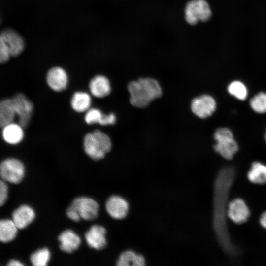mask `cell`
I'll use <instances>...</instances> for the list:
<instances>
[{"label": "cell", "mask_w": 266, "mask_h": 266, "mask_svg": "<svg viewBox=\"0 0 266 266\" xmlns=\"http://www.w3.org/2000/svg\"><path fill=\"white\" fill-rule=\"evenodd\" d=\"M250 210L246 202L236 198L231 200L226 208V215L233 222L241 224L246 222L250 216Z\"/></svg>", "instance_id": "obj_6"}, {"label": "cell", "mask_w": 266, "mask_h": 266, "mask_svg": "<svg viewBox=\"0 0 266 266\" xmlns=\"http://www.w3.org/2000/svg\"><path fill=\"white\" fill-rule=\"evenodd\" d=\"M259 222L261 226L266 230V211L261 214L259 218Z\"/></svg>", "instance_id": "obj_31"}, {"label": "cell", "mask_w": 266, "mask_h": 266, "mask_svg": "<svg viewBox=\"0 0 266 266\" xmlns=\"http://www.w3.org/2000/svg\"><path fill=\"white\" fill-rule=\"evenodd\" d=\"M8 266H23L24 265L21 263L20 261L12 259L8 262L7 264Z\"/></svg>", "instance_id": "obj_32"}, {"label": "cell", "mask_w": 266, "mask_h": 266, "mask_svg": "<svg viewBox=\"0 0 266 266\" xmlns=\"http://www.w3.org/2000/svg\"><path fill=\"white\" fill-rule=\"evenodd\" d=\"M18 229L12 220H1L0 222V240L3 243L12 241L16 235Z\"/></svg>", "instance_id": "obj_23"}, {"label": "cell", "mask_w": 266, "mask_h": 266, "mask_svg": "<svg viewBox=\"0 0 266 266\" xmlns=\"http://www.w3.org/2000/svg\"><path fill=\"white\" fill-rule=\"evenodd\" d=\"M61 250L66 253H72L77 249L81 243L79 236L71 230L63 231L59 236Z\"/></svg>", "instance_id": "obj_16"}, {"label": "cell", "mask_w": 266, "mask_h": 266, "mask_svg": "<svg viewBox=\"0 0 266 266\" xmlns=\"http://www.w3.org/2000/svg\"><path fill=\"white\" fill-rule=\"evenodd\" d=\"M106 210L113 218L121 219L125 218L129 211V205L123 198L113 195L109 198L106 202Z\"/></svg>", "instance_id": "obj_10"}, {"label": "cell", "mask_w": 266, "mask_h": 266, "mask_svg": "<svg viewBox=\"0 0 266 266\" xmlns=\"http://www.w3.org/2000/svg\"><path fill=\"white\" fill-rule=\"evenodd\" d=\"M265 141L266 142V132H265Z\"/></svg>", "instance_id": "obj_33"}, {"label": "cell", "mask_w": 266, "mask_h": 266, "mask_svg": "<svg viewBox=\"0 0 266 266\" xmlns=\"http://www.w3.org/2000/svg\"><path fill=\"white\" fill-rule=\"evenodd\" d=\"M25 172L23 164L18 159L10 158L3 160L0 166V174L5 181L17 184L22 180Z\"/></svg>", "instance_id": "obj_4"}, {"label": "cell", "mask_w": 266, "mask_h": 266, "mask_svg": "<svg viewBox=\"0 0 266 266\" xmlns=\"http://www.w3.org/2000/svg\"><path fill=\"white\" fill-rule=\"evenodd\" d=\"M72 109L76 112L81 113L89 109L91 104V98L84 92H76L73 95L70 102Z\"/></svg>", "instance_id": "obj_22"}, {"label": "cell", "mask_w": 266, "mask_h": 266, "mask_svg": "<svg viewBox=\"0 0 266 266\" xmlns=\"http://www.w3.org/2000/svg\"><path fill=\"white\" fill-rule=\"evenodd\" d=\"M216 107L217 103L215 99L207 94L195 98L191 104L192 112L202 119L210 116L216 110Z\"/></svg>", "instance_id": "obj_7"}, {"label": "cell", "mask_w": 266, "mask_h": 266, "mask_svg": "<svg viewBox=\"0 0 266 266\" xmlns=\"http://www.w3.org/2000/svg\"><path fill=\"white\" fill-rule=\"evenodd\" d=\"M249 104L256 113L263 114L266 112V93L260 92L254 96L250 100Z\"/></svg>", "instance_id": "obj_25"}, {"label": "cell", "mask_w": 266, "mask_h": 266, "mask_svg": "<svg viewBox=\"0 0 266 266\" xmlns=\"http://www.w3.org/2000/svg\"><path fill=\"white\" fill-rule=\"evenodd\" d=\"M11 55L10 53L5 45V44L0 40V62L1 63H4L7 62Z\"/></svg>", "instance_id": "obj_28"}, {"label": "cell", "mask_w": 266, "mask_h": 266, "mask_svg": "<svg viewBox=\"0 0 266 266\" xmlns=\"http://www.w3.org/2000/svg\"><path fill=\"white\" fill-rule=\"evenodd\" d=\"M19 124L26 128L31 121L33 109V104L22 93H18L11 98Z\"/></svg>", "instance_id": "obj_5"}, {"label": "cell", "mask_w": 266, "mask_h": 266, "mask_svg": "<svg viewBox=\"0 0 266 266\" xmlns=\"http://www.w3.org/2000/svg\"><path fill=\"white\" fill-rule=\"evenodd\" d=\"M247 177L248 180L256 185H264L266 183V165L255 161L251 164Z\"/></svg>", "instance_id": "obj_19"}, {"label": "cell", "mask_w": 266, "mask_h": 266, "mask_svg": "<svg viewBox=\"0 0 266 266\" xmlns=\"http://www.w3.org/2000/svg\"><path fill=\"white\" fill-rule=\"evenodd\" d=\"M83 146L86 154L94 160L103 158L106 154L92 133H88L85 135Z\"/></svg>", "instance_id": "obj_13"}, {"label": "cell", "mask_w": 266, "mask_h": 266, "mask_svg": "<svg viewBox=\"0 0 266 266\" xmlns=\"http://www.w3.org/2000/svg\"><path fill=\"white\" fill-rule=\"evenodd\" d=\"M128 90L130 95V103L139 108L147 106L151 101L161 97L162 94L159 82L149 77L130 82L128 85Z\"/></svg>", "instance_id": "obj_1"}, {"label": "cell", "mask_w": 266, "mask_h": 266, "mask_svg": "<svg viewBox=\"0 0 266 266\" xmlns=\"http://www.w3.org/2000/svg\"><path fill=\"white\" fill-rule=\"evenodd\" d=\"M92 133L106 153L109 152L111 148V141L109 137L99 130H96Z\"/></svg>", "instance_id": "obj_27"}, {"label": "cell", "mask_w": 266, "mask_h": 266, "mask_svg": "<svg viewBox=\"0 0 266 266\" xmlns=\"http://www.w3.org/2000/svg\"><path fill=\"white\" fill-rule=\"evenodd\" d=\"M116 119L114 114H104L97 108L88 110L84 117L85 121L88 124L99 123L101 125H112L115 123Z\"/></svg>", "instance_id": "obj_18"}, {"label": "cell", "mask_w": 266, "mask_h": 266, "mask_svg": "<svg viewBox=\"0 0 266 266\" xmlns=\"http://www.w3.org/2000/svg\"><path fill=\"white\" fill-rule=\"evenodd\" d=\"M213 136L216 142L214 145L215 151L225 159H232L239 147L232 131L226 127L218 128Z\"/></svg>", "instance_id": "obj_2"}, {"label": "cell", "mask_w": 266, "mask_h": 266, "mask_svg": "<svg viewBox=\"0 0 266 266\" xmlns=\"http://www.w3.org/2000/svg\"><path fill=\"white\" fill-rule=\"evenodd\" d=\"M46 82L49 87L53 90L56 92L63 91L67 85V74L62 67L59 66L52 67L47 73Z\"/></svg>", "instance_id": "obj_11"}, {"label": "cell", "mask_w": 266, "mask_h": 266, "mask_svg": "<svg viewBox=\"0 0 266 266\" xmlns=\"http://www.w3.org/2000/svg\"><path fill=\"white\" fill-rule=\"evenodd\" d=\"M11 99L6 98L0 103V125L1 127L13 122L16 115Z\"/></svg>", "instance_id": "obj_20"}, {"label": "cell", "mask_w": 266, "mask_h": 266, "mask_svg": "<svg viewBox=\"0 0 266 266\" xmlns=\"http://www.w3.org/2000/svg\"><path fill=\"white\" fill-rule=\"evenodd\" d=\"M184 12L186 21L191 25L208 21L212 14L210 6L206 0L189 1L185 6Z\"/></svg>", "instance_id": "obj_3"}, {"label": "cell", "mask_w": 266, "mask_h": 266, "mask_svg": "<svg viewBox=\"0 0 266 266\" xmlns=\"http://www.w3.org/2000/svg\"><path fill=\"white\" fill-rule=\"evenodd\" d=\"M50 258V252L47 248L39 249L30 256L32 264L34 266H45Z\"/></svg>", "instance_id": "obj_26"}, {"label": "cell", "mask_w": 266, "mask_h": 266, "mask_svg": "<svg viewBox=\"0 0 266 266\" xmlns=\"http://www.w3.org/2000/svg\"><path fill=\"white\" fill-rule=\"evenodd\" d=\"M2 128V136L6 143L12 145L17 144L23 140L24 128L19 124L12 122Z\"/></svg>", "instance_id": "obj_17"}, {"label": "cell", "mask_w": 266, "mask_h": 266, "mask_svg": "<svg viewBox=\"0 0 266 266\" xmlns=\"http://www.w3.org/2000/svg\"><path fill=\"white\" fill-rule=\"evenodd\" d=\"M34 210L27 205H23L15 210L12 213V220L18 229H24L33 220Z\"/></svg>", "instance_id": "obj_15"}, {"label": "cell", "mask_w": 266, "mask_h": 266, "mask_svg": "<svg viewBox=\"0 0 266 266\" xmlns=\"http://www.w3.org/2000/svg\"><path fill=\"white\" fill-rule=\"evenodd\" d=\"M71 206L78 212L81 218L86 220H91L98 215L99 205L93 199L80 197L75 199Z\"/></svg>", "instance_id": "obj_8"}, {"label": "cell", "mask_w": 266, "mask_h": 266, "mask_svg": "<svg viewBox=\"0 0 266 266\" xmlns=\"http://www.w3.org/2000/svg\"><path fill=\"white\" fill-rule=\"evenodd\" d=\"M227 90L231 95L240 100H244L248 96L247 87L239 80H234L230 83Z\"/></svg>", "instance_id": "obj_24"}, {"label": "cell", "mask_w": 266, "mask_h": 266, "mask_svg": "<svg viewBox=\"0 0 266 266\" xmlns=\"http://www.w3.org/2000/svg\"><path fill=\"white\" fill-rule=\"evenodd\" d=\"M106 230L101 226L93 225L86 233L85 238L88 245L91 248L100 250L106 245Z\"/></svg>", "instance_id": "obj_12"}, {"label": "cell", "mask_w": 266, "mask_h": 266, "mask_svg": "<svg viewBox=\"0 0 266 266\" xmlns=\"http://www.w3.org/2000/svg\"><path fill=\"white\" fill-rule=\"evenodd\" d=\"M8 195V187L2 180L0 182V205L2 206L5 202Z\"/></svg>", "instance_id": "obj_29"}, {"label": "cell", "mask_w": 266, "mask_h": 266, "mask_svg": "<svg viewBox=\"0 0 266 266\" xmlns=\"http://www.w3.org/2000/svg\"><path fill=\"white\" fill-rule=\"evenodd\" d=\"M91 93L97 98H103L108 95L111 92V85L108 79L101 75L94 77L89 83Z\"/></svg>", "instance_id": "obj_14"}, {"label": "cell", "mask_w": 266, "mask_h": 266, "mask_svg": "<svg viewBox=\"0 0 266 266\" xmlns=\"http://www.w3.org/2000/svg\"><path fill=\"white\" fill-rule=\"evenodd\" d=\"M0 40L7 47L11 56L19 55L24 48V41L17 32L12 29L3 30L0 35Z\"/></svg>", "instance_id": "obj_9"}, {"label": "cell", "mask_w": 266, "mask_h": 266, "mask_svg": "<svg viewBox=\"0 0 266 266\" xmlns=\"http://www.w3.org/2000/svg\"><path fill=\"white\" fill-rule=\"evenodd\" d=\"M145 265L144 257L132 250H127L122 252L117 261L119 266H143Z\"/></svg>", "instance_id": "obj_21"}, {"label": "cell", "mask_w": 266, "mask_h": 266, "mask_svg": "<svg viewBox=\"0 0 266 266\" xmlns=\"http://www.w3.org/2000/svg\"><path fill=\"white\" fill-rule=\"evenodd\" d=\"M66 214L67 217L73 221H78L81 217L77 211L70 206L67 210Z\"/></svg>", "instance_id": "obj_30"}]
</instances>
